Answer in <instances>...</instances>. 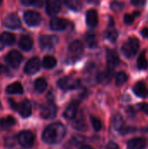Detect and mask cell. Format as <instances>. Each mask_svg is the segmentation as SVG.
<instances>
[{"mask_svg":"<svg viewBox=\"0 0 148 149\" xmlns=\"http://www.w3.org/2000/svg\"><path fill=\"white\" fill-rule=\"evenodd\" d=\"M6 62L14 68L19 66L23 60V55L18 51H10L5 57Z\"/></svg>","mask_w":148,"mask_h":149,"instance_id":"cell-5","label":"cell"},{"mask_svg":"<svg viewBox=\"0 0 148 149\" xmlns=\"http://www.w3.org/2000/svg\"><path fill=\"white\" fill-rule=\"evenodd\" d=\"M1 68H2V66H1V65H0V70H1Z\"/></svg>","mask_w":148,"mask_h":149,"instance_id":"cell-46","label":"cell"},{"mask_svg":"<svg viewBox=\"0 0 148 149\" xmlns=\"http://www.w3.org/2000/svg\"><path fill=\"white\" fill-rule=\"evenodd\" d=\"M58 41V38L55 36H49V35H42L39 38V45L42 49L47 50L52 48Z\"/></svg>","mask_w":148,"mask_h":149,"instance_id":"cell-8","label":"cell"},{"mask_svg":"<svg viewBox=\"0 0 148 149\" xmlns=\"http://www.w3.org/2000/svg\"><path fill=\"white\" fill-rule=\"evenodd\" d=\"M140 109H141V110H142L146 114H147L148 115V103H143V104H140Z\"/></svg>","mask_w":148,"mask_h":149,"instance_id":"cell-40","label":"cell"},{"mask_svg":"<svg viewBox=\"0 0 148 149\" xmlns=\"http://www.w3.org/2000/svg\"><path fill=\"white\" fill-rule=\"evenodd\" d=\"M24 19L28 25L36 26L41 22V16L34 10H27L24 14Z\"/></svg>","mask_w":148,"mask_h":149,"instance_id":"cell-6","label":"cell"},{"mask_svg":"<svg viewBox=\"0 0 148 149\" xmlns=\"http://www.w3.org/2000/svg\"><path fill=\"white\" fill-rule=\"evenodd\" d=\"M16 123L15 119L12 116H7L4 118L0 119V128L3 130H6L11 127Z\"/></svg>","mask_w":148,"mask_h":149,"instance_id":"cell-24","label":"cell"},{"mask_svg":"<svg viewBox=\"0 0 148 149\" xmlns=\"http://www.w3.org/2000/svg\"><path fill=\"white\" fill-rule=\"evenodd\" d=\"M132 3L135 5H143L145 3V1H142V0H137V1H132Z\"/></svg>","mask_w":148,"mask_h":149,"instance_id":"cell-42","label":"cell"},{"mask_svg":"<svg viewBox=\"0 0 148 149\" xmlns=\"http://www.w3.org/2000/svg\"><path fill=\"white\" fill-rule=\"evenodd\" d=\"M85 42L90 48H95L98 45L97 37L94 34H88L85 37Z\"/></svg>","mask_w":148,"mask_h":149,"instance_id":"cell-31","label":"cell"},{"mask_svg":"<svg viewBox=\"0 0 148 149\" xmlns=\"http://www.w3.org/2000/svg\"><path fill=\"white\" fill-rule=\"evenodd\" d=\"M61 8V3L58 0H50L46 3V11L48 15L57 14Z\"/></svg>","mask_w":148,"mask_h":149,"instance_id":"cell-16","label":"cell"},{"mask_svg":"<svg viewBox=\"0 0 148 149\" xmlns=\"http://www.w3.org/2000/svg\"><path fill=\"white\" fill-rule=\"evenodd\" d=\"M15 39H16L15 36L10 32L5 31L0 35V42L3 45H12V44H14Z\"/></svg>","mask_w":148,"mask_h":149,"instance_id":"cell-25","label":"cell"},{"mask_svg":"<svg viewBox=\"0 0 148 149\" xmlns=\"http://www.w3.org/2000/svg\"><path fill=\"white\" fill-rule=\"evenodd\" d=\"M80 149H93L92 147H90V146H83V147H81Z\"/></svg>","mask_w":148,"mask_h":149,"instance_id":"cell-44","label":"cell"},{"mask_svg":"<svg viewBox=\"0 0 148 149\" xmlns=\"http://www.w3.org/2000/svg\"><path fill=\"white\" fill-rule=\"evenodd\" d=\"M9 102H10V107H11L13 109H16V110H17V103H16L15 101H13L12 100H9Z\"/></svg>","mask_w":148,"mask_h":149,"instance_id":"cell-43","label":"cell"},{"mask_svg":"<svg viewBox=\"0 0 148 149\" xmlns=\"http://www.w3.org/2000/svg\"><path fill=\"white\" fill-rule=\"evenodd\" d=\"M57 65V60L52 56H45L43 59V66L44 68L50 69Z\"/></svg>","mask_w":148,"mask_h":149,"instance_id":"cell-28","label":"cell"},{"mask_svg":"<svg viewBox=\"0 0 148 149\" xmlns=\"http://www.w3.org/2000/svg\"><path fill=\"white\" fill-rule=\"evenodd\" d=\"M106 149H120V148H119V146H118L115 142L111 141V142H109V143L106 145Z\"/></svg>","mask_w":148,"mask_h":149,"instance_id":"cell-39","label":"cell"},{"mask_svg":"<svg viewBox=\"0 0 148 149\" xmlns=\"http://www.w3.org/2000/svg\"><path fill=\"white\" fill-rule=\"evenodd\" d=\"M56 115H57V107L52 102L44 106L41 110V117L45 120H51L55 118Z\"/></svg>","mask_w":148,"mask_h":149,"instance_id":"cell-7","label":"cell"},{"mask_svg":"<svg viewBox=\"0 0 148 149\" xmlns=\"http://www.w3.org/2000/svg\"><path fill=\"white\" fill-rule=\"evenodd\" d=\"M125 121L120 113H115L113 117V126L115 130L121 131L125 127Z\"/></svg>","mask_w":148,"mask_h":149,"instance_id":"cell-19","label":"cell"},{"mask_svg":"<svg viewBox=\"0 0 148 149\" xmlns=\"http://www.w3.org/2000/svg\"><path fill=\"white\" fill-rule=\"evenodd\" d=\"M40 68V60L38 58H31L24 66V72L27 74H34L38 72Z\"/></svg>","mask_w":148,"mask_h":149,"instance_id":"cell-9","label":"cell"},{"mask_svg":"<svg viewBox=\"0 0 148 149\" xmlns=\"http://www.w3.org/2000/svg\"><path fill=\"white\" fill-rule=\"evenodd\" d=\"M58 85L63 90H72L79 87L80 80L72 77H64L58 81Z\"/></svg>","mask_w":148,"mask_h":149,"instance_id":"cell-3","label":"cell"},{"mask_svg":"<svg viewBox=\"0 0 148 149\" xmlns=\"http://www.w3.org/2000/svg\"><path fill=\"white\" fill-rule=\"evenodd\" d=\"M91 122L92 124V127L93 128L96 130V131H99L101 129V121L99 120V119H98L97 117H94V116H92L91 117Z\"/></svg>","mask_w":148,"mask_h":149,"instance_id":"cell-35","label":"cell"},{"mask_svg":"<svg viewBox=\"0 0 148 149\" xmlns=\"http://www.w3.org/2000/svg\"><path fill=\"white\" fill-rule=\"evenodd\" d=\"M69 51L75 57L80 56L84 52V45L79 40H75L69 45Z\"/></svg>","mask_w":148,"mask_h":149,"instance_id":"cell-17","label":"cell"},{"mask_svg":"<svg viewBox=\"0 0 148 149\" xmlns=\"http://www.w3.org/2000/svg\"><path fill=\"white\" fill-rule=\"evenodd\" d=\"M65 3L72 10H75V11H78V10H80L81 9V2L78 1V0H67L65 2Z\"/></svg>","mask_w":148,"mask_h":149,"instance_id":"cell-32","label":"cell"},{"mask_svg":"<svg viewBox=\"0 0 148 149\" xmlns=\"http://www.w3.org/2000/svg\"><path fill=\"white\" fill-rule=\"evenodd\" d=\"M65 127L60 122H56L51 124L44 129L42 138L48 144H56L63 140L65 135Z\"/></svg>","mask_w":148,"mask_h":149,"instance_id":"cell-1","label":"cell"},{"mask_svg":"<svg viewBox=\"0 0 148 149\" xmlns=\"http://www.w3.org/2000/svg\"><path fill=\"white\" fill-rule=\"evenodd\" d=\"M68 23L65 19L61 17H54L50 22V27L53 31H61L66 28Z\"/></svg>","mask_w":148,"mask_h":149,"instance_id":"cell-13","label":"cell"},{"mask_svg":"<svg viewBox=\"0 0 148 149\" xmlns=\"http://www.w3.org/2000/svg\"><path fill=\"white\" fill-rule=\"evenodd\" d=\"M128 79V76L126 72H120L117 73L116 78H115V82L117 86H123Z\"/></svg>","mask_w":148,"mask_h":149,"instance_id":"cell-30","label":"cell"},{"mask_svg":"<svg viewBox=\"0 0 148 149\" xmlns=\"http://www.w3.org/2000/svg\"><path fill=\"white\" fill-rule=\"evenodd\" d=\"M3 48V45H1V42H0V50Z\"/></svg>","mask_w":148,"mask_h":149,"instance_id":"cell-45","label":"cell"},{"mask_svg":"<svg viewBox=\"0 0 148 149\" xmlns=\"http://www.w3.org/2000/svg\"><path fill=\"white\" fill-rule=\"evenodd\" d=\"M21 3L25 5H37L38 7H41L43 4L42 1H31V0H22Z\"/></svg>","mask_w":148,"mask_h":149,"instance_id":"cell-36","label":"cell"},{"mask_svg":"<svg viewBox=\"0 0 148 149\" xmlns=\"http://www.w3.org/2000/svg\"><path fill=\"white\" fill-rule=\"evenodd\" d=\"M124 7V3H121V2H114L112 3V9L114 10H121Z\"/></svg>","mask_w":148,"mask_h":149,"instance_id":"cell-37","label":"cell"},{"mask_svg":"<svg viewBox=\"0 0 148 149\" xmlns=\"http://www.w3.org/2000/svg\"><path fill=\"white\" fill-rule=\"evenodd\" d=\"M0 106H1V102H0Z\"/></svg>","mask_w":148,"mask_h":149,"instance_id":"cell-47","label":"cell"},{"mask_svg":"<svg viewBox=\"0 0 148 149\" xmlns=\"http://www.w3.org/2000/svg\"><path fill=\"white\" fill-rule=\"evenodd\" d=\"M141 35H142L144 38H148V28L147 27H145V28H143V29H142V31H141Z\"/></svg>","mask_w":148,"mask_h":149,"instance_id":"cell-41","label":"cell"},{"mask_svg":"<svg viewBox=\"0 0 148 149\" xmlns=\"http://www.w3.org/2000/svg\"><path fill=\"white\" fill-rule=\"evenodd\" d=\"M34 140H35L34 134L31 131L24 130L20 132L18 134V141L20 145L25 148H31L34 143Z\"/></svg>","mask_w":148,"mask_h":149,"instance_id":"cell-4","label":"cell"},{"mask_svg":"<svg viewBox=\"0 0 148 149\" xmlns=\"http://www.w3.org/2000/svg\"><path fill=\"white\" fill-rule=\"evenodd\" d=\"M24 92V88L19 82H15L9 85L6 87V93L9 94H21Z\"/></svg>","mask_w":148,"mask_h":149,"instance_id":"cell-21","label":"cell"},{"mask_svg":"<svg viewBox=\"0 0 148 149\" xmlns=\"http://www.w3.org/2000/svg\"><path fill=\"white\" fill-rule=\"evenodd\" d=\"M73 127L76 129V130H79V131H85L87 129V127H86V123L84 120V118H78V119H75L73 120Z\"/></svg>","mask_w":148,"mask_h":149,"instance_id":"cell-27","label":"cell"},{"mask_svg":"<svg viewBox=\"0 0 148 149\" xmlns=\"http://www.w3.org/2000/svg\"><path fill=\"white\" fill-rule=\"evenodd\" d=\"M4 25L10 29H18L21 26V21H20L19 17L15 13L10 14L5 18Z\"/></svg>","mask_w":148,"mask_h":149,"instance_id":"cell-10","label":"cell"},{"mask_svg":"<svg viewBox=\"0 0 148 149\" xmlns=\"http://www.w3.org/2000/svg\"><path fill=\"white\" fill-rule=\"evenodd\" d=\"M32 45H33V41H32V38L28 36V35H24L21 37L20 40H19V46L24 50V51H29L31 49L32 47Z\"/></svg>","mask_w":148,"mask_h":149,"instance_id":"cell-20","label":"cell"},{"mask_svg":"<svg viewBox=\"0 0 148 149\" xmlns=\"http://www.w3.org/2000/svg\"><path fill=\"white\" fill-rule=\"evenodd\" d=\"M17 110L22 117H29L31 113V102L27 100H23L19 105H17Z\"/></svg>","mask_w":148,"mask_h":149,"instance_id":"cell-11","label":"cell"},{"mask_svg":"<svg viewBox=\"0 0 148 149\" xmlns=\"http://www.w3.org/2000/svg\"><path fill=\"white\" fill-rule=\"evenodd\" d=\"M133 93L140 98H147L148 88L146 84L142 81L137 82L133 86Z\"/></svg>","mask_w":148,"mask_h":149,"instance_id":"cell-14","label":"cell"},{"mask_svg":"<svg viewBox=\"0 0 148 149\" xmlns=\"http://www.w3.org/2000/svg\"><path fill=\"white\" fill-rule=\"evenodd\" d=\"M139 48H140L139 40L136 38L132 37L129 38L127 41L122 45V52L126 58H132L137 53Z\"/></svg>","mask_w":148,"mask_h":149,"instance_id":"cell-2","label":"cell"},{"mask_svg":"<svg viewBox=\"0 0 148 149\" xmlns=\"http://www.w3.org/2000/svg\"><path fill=\"white\" fill-rule=\"evenodd\" d=\"M140 12H133V14H126L125 17H124V22L126 24H131L133 23L134 21V18L135 17L137 16H140Z\"/></svg>","mask_w":148,"mask_h":149,"instance_id":"cell-34","label":"cell"},{"mask_svg":"<svg viewBox=\"0 0 148 149\" xmlns=\"http://www.w3.org/2000/svg\"><path fill=\"white\" fill-rule=\"evenodd\" d=\"M106 37L111 42H114L117 39V38H118V32H117V31L113 27H110L106 31Z\"/></svg>","mask_w":148,"mask_h":149,"instance_id":"cell-33","label":"cell"},{"mask_svg":"<svg viewBox=\"0 0 148 149\" xmlns=\"http://www.w3.org/2000/svg\"><path fill=\"white\" fill-rule=\"evenodd\" d=\"M106 58H107L108 66L111 69H113L120 63V58H119L117 52L115 51H113V50H110V49L107 50V52H106Z\"/></svg>","mask_w":148,"mask_h":149,"instance_id":"cell-12","label":"cell"},{"mask_svg":"<svg viewBox=\"0 0 148 149\" xmlns=\"http://www.w3.org/2000/svg\"><path fill=\"white\" fill-rule=\"evenodd\" d=\"M137 65H138V68L140 69V70H146L148 67V61L147 58H146L145 52H142L140 53V55L139 56Z\"/></svg>","mask_w":148,"mask_h":149,"instance_id":"cell-29","label":"cell"},{"mask_svg":"<svg viewBox=\"0 0 148 149\" xmlns=\"http://www.w3.org/2000/svg\"><path fill=\"white\" fill-rule=\"evenodd\" d=\"M86 23L89 26H95L98 24V13L95 10H89L86 13Z\"/></svg>","mask_w":148,"mask_h":149,"instance_id":"cell-23","label":"cell"},{"mask_svg":"<svg viewBox=\"0 0 148 149\" xmlns=\"http://www.w3.org/2000/svg\"><path fill=\"white\" fill-rule=\"evenodd\" d=\"M113 77V69L108 68L98 75V81L101 84H107Z\"/></svg>","mask_w":148,"mask_h":149,"instance_id":"cell-18","label":"cell"},{"mask_svg":"<svg viewBox=\"0 0 148 149\" xmlns=\"http://www.w3.org/2000/svg\"><path fill=\"white\" fill-rule=\"evenodd\" d=\"M78 112V104L77 102H72L68 107L66 108L65 112V117L68 120H72L74 119V117L76 116Z\"/></svg>","mask_w":148,"mask_h":149,"instance_id":"cell-22","label":"cell"},{"mask_svg":"<svg viewBox=\"0 0 148 149\" xmlns=\"http://www.w3.org/2000/svg\"><path fill=\"white\" fill-rule=\"evenodd\" d=\"M72 141L75 143V144H80V143H82L83 141H84V140H85V138L82 136V135H80V134H76V135H74L73 137H72Z\"/></svg>","mask_w":148,"mask_h":149,"instance_id":"cell-38","label":"cell"},{"mask_svg":"<svg viewBox=\"0 0 148 149\" xmlns=\"http://www.w3.org/2000/svg\"><path fill=\"white\" fill-rule=\"evenodd\" d=\"M47 87V82L43 78H38V79H36V81L34 82V88L35 91L38 93H43Z\"/></svg>","mask_w":148,"mask_h":149,"instance_id":"cell-26","label":"cell"},{"mask_svg":"<svg viewBox=\"0 0 148 149\" xmlns=\"http://www.w3.org/2000/svg\"><path fill=\"white\" fill-rule=\"evenodd\" d=\"M147 147V141L143 138H134L127 142L128 149H145Z\"/></svg>","mask_w":148,"mask_h":149,"instance_id":"cell-15","label":"cell"}]
</instances>
